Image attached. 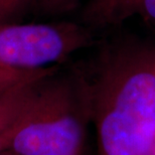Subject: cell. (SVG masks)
Masks as SVG:
<instances>
[{
  "instance_id": "6da1fadb",
  "label": "cell",
  "mask_w": 155,
  "mask_h": 155,
  "mask_svg": "<svg viewBox=\"0 0 155 155\" xmlns=\"http://www.w3.org/2000/svg\"><path fill=\"white\" fill-rule=\"evenodd\" d=\"M71 71L101 155H150L155 146V48L129 35L97 41Z\"/></svg>"
},
{
  "instance_id": "7a4b0ae2",
  "label": "cell",
  "mask_w": 155,
  "mask_h": 155,
  "mask_svg": "<svg viewBox=\"0 0 155 155\" xmlns=\"http://www.w3.org/2000/svg\"><path fill=\"white\" fill-rule=\"evenodd\" d=\"M88 121L75 76L58 68L35 82L7 150L15 155H83Z\"/></svg>"
},
{
  "instance_id": "3957f363",
  "label": "cell",
  "mask_w": 155,
  "mask_h": 155,
  "mask_svg": "<svg viewBox=\"0 0 155 155\" xmlns=\"http://www.w3.org/2000/svg\"><path fill=\"white\" fill-rule=\"evenodd\" d=\"M97 41L95 32L81 22L0 24V68L19 72L54 69Z\"/></svg>"
},
{
  "instance_id": "277c9868",
  "label": "cell",
  "mask_w": 155,
  "mask_h": 155,
  "mask_svg": "<svg viewBox=\"0 0 155 155\" xmlns=\"http://www.w3.org/2000/svg\"><path fill=\"white\" fill-rule=\"evenodd\" d=\"M133 18L155 30V0H89L80 22L96 32L117 28Z\"/></svg>"
},
{
  "instance_id": "5b68a950",
  "label": "cell",
  "mask_w": 155,
  "mask_h": 155,
  "mask_svg": "<svg viewBox=\"0 0 155 155\" xmlns=\"http://www.w3.org/2000/svg\"><path fill=\"white\" fill-rule=\"evenodd\" d=\"M38 79L21 83L0 93V152L7 150L18 118Z\"/></svg>"
},
{
  "instance_id": "8992f818",
  "label": "cell",
  "mask_w": 155,
  "mask_h": 155,
  "mask_svg": "<svg viewBox=\"0 0 155 155\" xmlns=\"http://www.w3.org/2000/svg\"><path fill=\"white\" fill-rule=\"evenodd\" d=\"M36 0H0V24L14 23L35 8Z\"/></svg>"
},
{
  "instance_id": "52a82bcc",
  "label": "cell",
  "mask_w": 155,
  "mask_h": 155,
  "mask_svg": "<svg viewBox=\"0 0 155 155\" xmlns=\"http://www.w3.org/2000/svg\"><path fill=\"white\" fill-rule=\"evenodd\" d=\"M58 68L40 71V72H19V71H12L0 68V93L5 92L6 90L19 85L21 83L28 82V81L38 79L40 77L48 75L52 71L57 70Z\"/></svg>"
},
{
  "instance_id": "ba28073f",
  "label": "cell",
  "mask_w": 155,
  "mask_h": 155,
  "mask_svg": "<svg viewBox=\"0 0 155 155\" xmlns=\"http://www.w3.org/2000/svg\"><path fill=\"white\" fill-rule=\"evenodd\" d=\"M80 0H36L35 8L48 14H64L73 11Z\"/></svg>"
},
{
  "instance_id": "9c48e42d",
  "label": "cell",
  "mask_w": 155,
  "mask_h": 155,
  "mask_svg": "<svg viewBox=\"0 0 155 155\" xmlns=\"http://www.w3.org/2000/svg\"><path fill=\"white\" fill-rule=\"evenodd\" d=\"M0 155H15V154L10 152L9 150H5V151H2V152H0Z\"/></svg>"
},
{
  "instance_id": "30bf717a",
  "label": "cell",
  "mask_w": 155,
  "mask_h": 155,
  "mask_svg": "<svg viewBox=\"0 0 155 155\" xmlns=\"http://www.w3.org/2000/svg\"><path fill=\"white\" fill-rule=\"evenodd\" d=\"M150 155H155V146H154L153 150H152V152H151V154H150Z\"/></svg>"
}]
</instances>
